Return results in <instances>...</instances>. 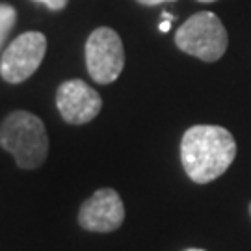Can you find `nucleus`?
<instances>
[{
  "label": "nucleus",
  "mask_w": 251,
  "mask_h": 251,
  "mask_svg": "<svg viewBox=\"0 0 251 251\" xmlns=\"http://www.w3.org/2000/svg\"><path fill=\"white\" fill-rule=\"evenodd\" d=\"M236 156L233 134L218 125H194L182 136L180 162L190 179L206 184L222 177Z\"/></svg>",
  "instance_id": "f257e3e1"
},
{
  "label": "nucleus",
  "mask_w": 251,
  "mask_h": 251,
  "mask_svg": "<svg viewBox=\"0 0 251 251\" xmlns=\"http://www.w3.org/2000/svg\"><path fill=\"white\" fill-rule=\"evenodd\" d=\"M0 145L13 154L19 168L36 170L47 160L49 136L39 117L17 110L11 112L0 125Z\"/></svg>",
  "instance_id": "f03ea898"
},
{
  "label": "nucleus",
  "mask_w": 251,
  "mask_h": 251,
  "mask_svg": "<svg viewBox=\"0 0 251 251\" xmlns=\"http://www.w3.org/2000/svg\"><path fill=\"white\" fill-rule=\"evenodd\" d=\"M175 45L182 52L203 62H216L227 50L229 37L224 23L212 11H199L184 21L175 34Z\"/></svg>",
  "instance_id": "7ed1b4c3"
},
{
  "label": "nucleus",
  "mask_w": 251,
  "mask_h": 251,
  "mask_svg": "<svg viewBox=\"0 0 251 251\" xmlns=\"http://www.w3.org/2000/svg\"><path fill=\"white\" fill-rule=\"evenodd\" d=\"M88 73L99 84H112L125 67V49L116 30L100 26L86 41Z\"/></svg>",
  "instance_id": "20e7f679"
},
{
  "label": "nucleus",
  "mask_w": 251,
  "mask_h": 251,
  "mask_svg": "<svg viewBox=\"0 0 251 251\" xmlns=\"http://www.w3.org/2000/svg\"><path fill=\"white\" fill-rule=\"evenodd\" d=\"M47 52V37L41 32H26L15 37L0 58V75L9 84L30 78Z\"/></svg>",
  "instance_id": "39448f33"
},
{
  "label": "nucleus",
  "mask_w": 251,
  "mask_h": 251,
  "mask_svg": "<svg viewBox=\"0 0 251 251\" xmlns=\"http://www.w3.org/2000/svg\"><path fill=\"white\" fill-rule=\"evenodd\" d=\"M125 222V206L121 196L112 188L97 190L86 199L78 212V224L91 233H112Z\"/></svg>",
  "instance_id": "423d86ee"
},
{
  "label": "nucleus",
  "mask_w": 251,
  "mask_h": 251,
  "mask_svg": "<svg viewBox=\"0 0 251 251\" xmlns=\"http://www.w3.org/2000/svg\"><path fill=\"white\" fill-rule=\"evenodd\" d=\"M56 106L69 125H84L99 116L102 99L84 80H67L56 91Z\"/></svg>",
  "instance_id": "0eeeda50"
},
{
  "label": "nucleus",
  "mask_w": 251,
  "mask_h": 251,
  "mask_svg": "<svg viewBox=\"0 0 251 251\" xmlns=\"http://www.w3.org/2000/svg\"><path fill=\"white\" fill-rule=\"evenodd\" d=\"M15 21H17V11L9 4H0V50L8 39L9 32L15 28Z\"/></svg>",
  "instance_id": "6e6552de"
},
{
  "label": "nucleus",
  "mask_w": 251,
  "mask_h": 251,
  "mask_svg": "<svg viewBox=\"0 0 251 251\" xmlns=\"http://www.w3.org/2000/svg\"><path fill=\"white\" fill-rule=\"evenodd\" d=\"M36 2H41V4H45L49 9H52V11H60L67 6V2L69 0H36Z\"/></svg>",
  "instance_id": "1a4fd4ad"
},
{
  "label": "nucleus",
  "mask_w": 251,
  "mask_h": 251,
  "mask_svg": "<svg viewBox=\"0 0 251 251\" xmlns=\"http://www.w3.org/2000/svg\"><path fill=\"white\" fill-rule=\"evenodd\" d=\"M140 4L144 6H156V4H162V2H175V0H138Z\"/></svg>",
  "instance_id": "9d476101"
},
{
  "label": "nucleus",
  "mask_w": 251,
  "mask_h": 251,
  "mask_svg": "<svg viewBox=\"0 0 251 251\" xmlns=\"http://www.w3.org/2000/svg\"><path fill=\"white\" fill-rule=\"evenodd\" d=\"M170 28H171V21H168V19H162L158 30H160V32H170Z\"/></svg>",
  "instance_id": "9b49d317"
},
{
  "label": "nucleus",
  "mask_w": 251,
  "mask_h": 251,
  "mask_svg": "<svg viewBox=\"0 0 251 251\" xmlns=\"http://www.w3.org/2000/svg\"><path fill=\"white\" fill-rule=\"evenodd\" d=\"M198 2H216V0H198Z\"/></svg>",
  "instance_id": "f8f14e48"
},
{
  "label": "nucleus",
  "mask_w": 251,
  "mask_h": 251,
  "mask_svg": "<svg viewBox=\"0 0 251 251\" xmlns=\"http://www.w3.org/2000/svg\"><path fill=\"white\" fill-rule=\"evenodd\" d=\"M186 251H205V250H186Z\"/></svg>",
  "instance_id": "ddd939ff"
},
{
  "label": "nucleus",
  "mask_w": 251,
  "mask_h": 251,
  "mask_svg": "<svg viewBox=\"0 0 251 251\" xmlns=\"http://www.w3.org/2000/svg\"><path fill=\"white\" fill-rule=\"evenodd\" d=\"M250 214H251V203H250Z\"/></svg>",
  "instance_id": "4468645a"
}]
</instances>
